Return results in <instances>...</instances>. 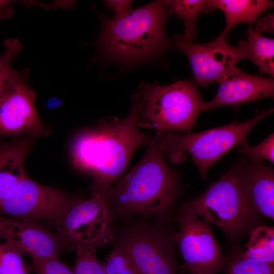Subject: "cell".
I'll return each mask as SVG.
<instances>
[{
	"label": "cell",
	"instance_id": "obj_1",
	"mask_svg": "<svg viewBox=\"0 0 274 274\" xmlns=\"http://www.w3.org/2000/svg\"><path fill=\"white\" fill-rule=\"evenodd\" d=\"M137 115L136 108L132 104L125 118L106 117L76 139L74 161L77 167L92 174L93 192L105 196L127 168L135 151L152 144V136L138 127Z\"/></svg>",
	"mask_w": 274,
	"mask_h": 274
},
{
	"label": "cell",
	"instance_id": "obj_2",
	"mask_svg": "<svg viewBox=\"0 0 274 274\" xmlns=\"http://www.w3.org/2000/svg\"><path fill=\"white\" fill-rule=\"evenodd\" d=\"M169 14L163 1H155L120 17H101L95 43L100 57L126 66L150 61L170 47L165 31Z\"/></svg>",
	"mask_w": 274,
	"mask_h": 274
},
{
	"label": "cell",
	"instance_id": "obj_3",
	"mask_svg": "<svg viewBox=\"0 0 274 274\" xmlns=\"http://www.w3.org/2000/svg\"><path fill=\"white\" fill-rule=\"evenodd\" d=\"M180 192V176L153 142L141 159L105 194L114 216H162Z\"/></svg>",
	"mask_w": 274,
	"mask_h": 274
},
{
	"label": "cell",
	"instance_id": "obj_4",
	"mask_svg": "<svg viewBox=\"0 0 274 274\" xmlns=\"http://www.w3.org/2000/svg\"><path fill=\"white\" fill-rule=\"evenodd\" d=\"M131 100L137 109L139 128L178 133L191 131L205 103L190 80L167 86L142 84Z\"/></svg>",
	"mask_w": 274,
	"mask_h": 274
},
{
	"label": "cell",
	"instance_id": "obj_5",
	"mask_svg": "<svg viewBox=\"0 0 274 274\" xmlns=\"http://www.w3.org/2000/svg\"><path fill=\"white\" fill-rule=\"evenodd\" d=\"M180 211L216 225L228 238L242 233L254 210L246 193L240 159L201 194L183 203Z\"/></svg>",
	"mask_w": 274,
	"mask_h": 274
},
{
	"label": "cell",
	"instance_id": "obj_6",
	"mask_svg": "<svg viewBox=\"0 0 274 274\" xmlns=\"http://www.w3.org/2000/svg\"><path fill=\"white\" fill-rule=\"evenodd\" d=\"M273 112V108L259 112L252 119L234 121L222 127L191 133L156 131L153 142L164 153L177 157L184 152L189 154L202 179L208 178L211 167L229 151L247 144L253 127Z\"/></svg>",
	"mask_w": 274,
	"mask_h": 274
},
{
	"label": "cell",
	"instance_id": "obj_7",
	"mask_svg": "<svg viewBox=\"0 0 274 274\" xmlns=\"http://www.w3.org/2000/svg\"><path fill=\"white\" fill-rule=\"evenodd\" d=\"M113 217L105 196L94 191L88 199L77 200L53 227L65 248H96L112 238Z\"/></svg>",
	"mask_w": 274,
	"mask_h": 274
},
{
	"label": "cell",
	"instance_id": "obj_8",
	"mask_svg": "<svg viewBox=\"0 0 274 274\" xmlns=\"http://www.w3.org/2000/svg\"><path fill=\"white\" fill-rule=\"evenodd\" d=\"M226 37L222 33L211 42L197 44L182 35L174 37V47L187 56L198 85L208 88L213 83H219L238 68L239 61L247 59L244 41L233 46L228 43Z\"/></svg>",
	"mask_w": 274,
	"mask_h": 274
},
{
	"label": "cell",
	"instance_id": "obj_9",
	"mask_svg": "<svg viewBox=\"0 0 274 274\" xmlns=\"http://www.w3.org/2000/svg\"><path fill=\"white\" fill-rule=\"evenodd\" d=\"M173 241L160 227L137 224L122 231L115 248L127 254L139 274H177Z\"/></svg>",
	"mask_w": 274,
	"mask_h": 274
},
{
	"label": "cell",
	"instance_id": "obj_10",
	"mask_svg": "<svg viewBox=\"0 0 274 274\" xmlns=\"http://www.w3.org/2000/svg\"><path fill=\"white\" fill-rule=\"evenodd\" d=\"M76 200L62 191L36 183L26 175L14 191L0 202V214L45 221L53 226Z\"/></svg>",
	"mask_w": 274,
	"mask_h": 274
},
{
	"label": "cell",
	"instance_id": "obj_11",
	"mask_svg": "<svg viewBox=\"0 0 274 274\" xmlns=\"http://www.w3.org/2000/svg\"><path fill=\"white\" fill-rule=\"evenodd\" d=\"M177 243L184 265L190 274H212L225 269L226 261L214 238L209 222L180 211Z\"/></svg>",
	"mask_w": 274,
	"mask_h": 274
},
{
	"label": "cell",
	"instance_id": "obj_12",
	"mask_svg": "<svg viewBox=\"0 0 274 274\" xmlns=\"http://www.w3.org/2000/svg\"><path fill=\"white\" fill-rule=\"evenodd\" d=\"M22 74L0 96V138L47 133L35 106L36 93Z\"/></svg>",
	"mask_w": 274,
	"mask_h": 274
},
{
	"label": "cell",
	"instance_id": "obj_13",
	"mask_svg": "<svg viewBox=\"0 0 274 274\" xmlns=\"http://www.w3.org/2000/svg\"><path fill=\"white\" fill-rule=\"evenodd\" d=\"M0 238L33 259L58 257L64 246L56 233L35 221L0 214Z\"/></svg>",
	"mask_w": 274,
	"mask_h": 274
},
{
	"label": "cell",
	"instance_id": "obj_14",
	"mask_svg": "<svg viewBox=\"0 0 274 274\" xmlns=\"http://www.w3.org/2000/svg\"><path fill=\"white\" fill-rule=\"evenodd\" d=\"M214 97L204 103L203 111L222 107L238 106L266 97H273L274 80L272 78L247 74L237 68L219 83Z\"/></svg>",
	"mask_w": 274,
	"mask_h": 274
},
{
	"label": "cell",
	"instance_id": "obj_15",
	"mask_svg": "<svg viewBox=\"0 0 274 274\" xmlns=\"http://www.w3.org/2000/svg\"><path fill=\"white\" fill-rule=\"evenodd\" d=\"M240 161L246 193L252 207L273 220V168L263 160L243 157Z\"/></svg>",
	"mask_w": 274,
	"mask_h": 274
},
{
	"label": "cell",
	"instance_id": "obj_16",
	"mask_svg": "<svg viewBox=\"0 0 274 274\" xmlns=\"http://www.w3.org/2000/svg\"><path fill=\"white\" fill-rule=\"evenodd\" d=\"M29 147L27 139L0 143V202L26 177L24 164Z\"/></svg>",
	"mask_w": 274,
	"mask_h": 274
},
{
	"label": "cell",
	"instance_id": "obj_17",
	"mask_svg": "<svg viewBox=\"0 0 274 274\" xmlns=\"http://www.w3.org/2000/svg\"><path fill=\"white\" fill-rule=\"evenodd\" d=\"M273 4L269 0H209L205 12L216 9L223 12L226 26L222 33L227 36L238 24L256 22L261 14L273 7Z\"/></svg>",
	"mask_w": 274,
	"mask_h": 274
},
{
	"label": "cell",
	"instance_id": "obj_18",
	"mask_svg": "<svg viewBox=\"0 0 274 274\" xmlns=\"http://www.w3.org/2000/svg\"><path fill=\"white\" fill-rule=\"evenodd\" d=\"M247 59L254 62L262 74L274 76V40L263 37L252 27L247 31L244 41Z\"/></svg>",
	"mask_w": 274,
	"mask_h": 274
},
{
	"label": "cell",
	"instance_id": "obj_19",
	"mask_svg": "<svg viewBox=\"0 0 274 274\" xmlns=\"http://www.w3.org/2000/svg\"><path fill=\"white\" fill-rule=\"evenodd\" d=\"M169 14L175 15L184 24L185 30L182 35L193 41L196 38V21L201 13H205L208 0H167L163 1Z\"/></svg>",
	"mask_w": 274,
	"mask_h": 274
},
{
	"label": "cell",
	"instance_id": "obj_20",
	"mask_svg": "<svg viewBox=\"0 0 274 274\" xmlns=\"http://www.w3.org/2000/svg\"><path fill=\"white\" fill-rule=\"evenodd\" d=\"M245 255L254 260L274 265V229L259 227L251 232Z\"/></svg>",
	"mask_w": 274,
	"mask_h": 274
},
{
	"label": "cell",
	"instance_id": "obj_21",
	"mask_svg": "<svg viewBox=\"0 0 274 274\" xmlns=\"http://www.w3.org/2000/svg\"><path fill=\"white\" fill-rule=\"evenodd\" d=\"M225 261L227 274H274V265L251 259L239 249H235Z\"/></svg>",
	"mask_w": 274,
	"mask_h": 274
},
{
	"label": "cell",
	"instance_id": "obj_22",
	"mask_svg": "<svg viewBox=\"0 0 274 274\" xmlns=\"http://www.w3.org/2000/svg\"><path fill=\"white\" fill-rule=\"evenodd\" d=\"M5 49L0 55V96L22 74L14 70L12 62L21 49V45L15 39H8L5 43Z\"/></svg>",
	"mask_w": 274,
	"mask_h": 274
},
{
	"label": "cell",
	"instance_id": "obj_23",
	"mask_svg": "<svg viewBox=\"0 0 274 274\" xmlns=\"http://www.w3.org/2000/svg\"><path fill=\"white\" fill-rule=\"evenodd\" d=\"M23 253L9 242H0V274H29Z\"/></svg>",
	"mask_w": 274,
	"mask_h": 274
},
{
	"label": "cell",
	"instance_id": "obj_24",
	"mask_svg": "<svg viewBox=\"0 0 274 274\" xmlns=\"http://www.w3.org/2000/svg\"><path fill=\"white\" fill-rule=\"evenodd\" d=\"M75 250L77 259L75 274H107L102 264L96 258L95 248L80 247Z\"/></svg>",
	"mask_w": 274,
	"mask_h": 274
},
{
	"label": "cell",
	"instance_id": "obj_25",
	"mask_svg": "<svg viewBox=\"0 0 274 274\" xmlns=\"http://www.w3.org/2000/svg\"><path fill=\"white\" fill-rule=\"evenodd\" d=\"M102 265L107 274H139L127 254L117 248L111 252Z\"/></svg>",
	"mask_w": 274,
	"mask_h": 274
},
{
	"label": "cell",
	"instance_id": "obj_26",
	"mask_svg": "<svg viewBox=\"0 0 274 274\" xmlns=\"http://www.w3.org/2000/svg\"><path fill=\"white\" fill-rule=\"evenodd\" d=\"M243 157L253 159L266 160L274 163V133H272L259 144L250 146L248 144L242 146L238 150Z\"/></svg>",
	"mask_w": 274,
	"mask_h": 274
},
{
	"label": "cell",
	"instance_id": "obj_27",
	"mask_svg": "<svg viewBox=\"0 0 274 274\" xmlns=\"http://www.w3.org/2000/svg\"><path fill=\"white\" fill-rule=\"evenodd\" d=\"M32 268L35 274H75L58 257L33 259Z\"/></svg>",
	"mask_w": 274,
	"mask_h": 274
},
{
	"label": "cell",
	"instance_id": "obj_28",
	"mask_svg": "<svg viewBox=\"0 0 274 274\" xmlns=\"http://www.w3.org/2000/svg\"><path fill=\"white\" fill-rule=\"evenodd\" d=\"M106 6L111 10L114 14V17H120L128 14L132 10V1L128 0H107L104 1Z\"/></svg>",
	"mask_w": 274,
	"mask_h": 274
},
{
	"label": "cell",
	"instance_id": "obj_29",
	"mask_svg": "<svg viewBox=\"0 0 274 274\" xmlns=\"http://www.w3.org/2000/svg\"><path fill=\"white\" fill-rule=\"evenodd\" d=\"M258 33H273L274 30V15L268 14L264 17L259 18L256 24L255 30Z\"/></svg>",
	"mask_w": 274,
	"mask_h": 274
},
{
	"label": "cell",
	"instance_id": "obj_30",
	"mask_svg": "<svg viewBox=\"0 0 274 274\" xmlns=\"http://www.w3.org/2000/svg\"><path fill=\"white\" fill-rule=\"evenodd\" d=\"M9 3L10 2L8 1H0V9H2L7 7Z\"/></svg>",
	"mask_w": 274,
	"mask_h": 274
},
{
	"label": "cell",
	"instance_id": "obj_31",
	"mask_svg": "<svg viewBox=\"0 0 274 274\" xmlns=\"http://www.w3.org/2000/svg\"><path fill=\"white\" fill-rule=\"evenodd\" d=\"M212 274H218L217 273H212ZM224 274H227L226 273H224Z\"/></svg>",
	"mask_w": 274,
	"mask_h": 274
}]
</instances>
